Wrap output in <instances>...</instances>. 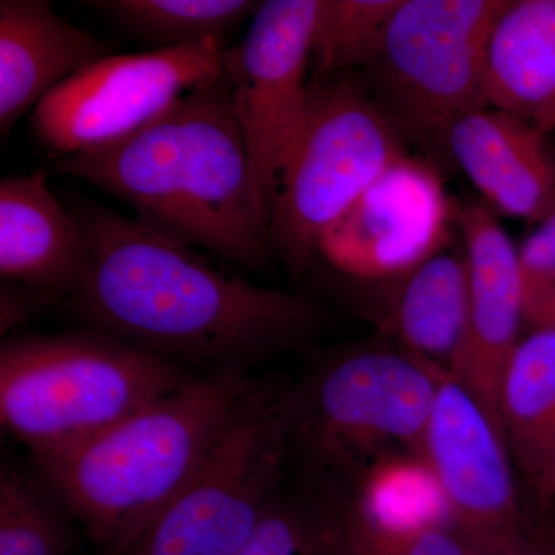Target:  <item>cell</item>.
I'll return each mask as SVG.
<instances>
[{
  "instance_id": "cell-16",
  "label": "cell",
  "mask_w": 555,
  "mask_h": 555,
  "mask_svg": "<svg viewBox=\"0 0 555 555\" xmlns=\"http://www.w3.org/2000/svg\"><path fill=\"white\" fill-rule=\"evenodd\" d=\"M107 56V46L69 24L46 0L0 2V133L69 76Z\"/></svg>"
},
{
  "instance_id": "cell-22",
  "label": "cell",
  "mask_w": 555,
  "mask_h": 555,
  "mask_svg": "<svg viewBox=\"0 0 555 555\" xmlns=\"http://www.w3.org/2000/svg\"><path fill=\"white\" fill-rule=\"evenodd\" d=\"M401 0H320L312 42L318 80L366 69Z\"/></svg>"
},
{
  "instance_id": "cell-12",
  "label": "cell",
  "mask_w": 555,
  "mask_h": 555,
  "mask_svg": "<svg viewBox=\"0 0 555 555\" xmlns=\"http://www.w3.org/2000/svg\"><path fill=\"white\" fill-rule=\"evenodd\" d=\"M456 215L437 167L409 153L324 232L317 255L350 280L393 281L449 247Z\"/></svg>"
},
{
  "instance_id": "cell-20",
  "label": "cell",
  "mask_w": 555,
  "mask_h": 555,
  "mask_svg": "<svg viewBox=\"0 0 555 555\" xmlns=\"http://www.w3.org/2000/svg\"><path fill=\"white\" fill-rule=\"evenodd\" d=\"M261 2L251 0H102L90 2L127 30L137 33L159 50L178 49L225 33L254 17Z\"/></svg>"
},
{
  "instance_id": "cell-19",
  "label": "cell",
  "mask_w": 555,
  "mask_h": 555,
  "mask_svg": "<svg viewBox=\"0 0 555 555\" xmlns=\"http://www.w3.org/2000/svg\"><path fill=\"white\" fill-rule=\"evenodd\" d=\"M500 412L514 467L545 506L555 477V331L539 328L520 339L503 378Z\"/></svg>"
},
{
  "instance_id": "cell-27",
  "label": "cell",
  "mask_w": 555,
  "mask_h": 555,
  "mask_svg": "<svg viewBox=\"0 0 555 555\" xmlns=\"http://www.w3.org/2000/svg\"><path fill=\"white\" fill-rule=\"evenodd\" d=\"M539 328H551V331H555V312L543 318L542 323H540L534 331H539Z\"/></svg>"
},
{
  "instance_id": "cell-26",
  "label": "cell",
  "mask_w": 555,
  "mask_h": 555,
  "mask_svg": "<svg viewBox=\"0 0 555 555\" xmlns=\"http://www.w3.org/2000/svg\"><path fill=\"white\" fill-rule=\"evenodd\" d=\"M505 555H555V546L547 535L545 526L532 525Z\"/></svg>"
},
{
  "instance_id": "cell-6",
  "label": "cell",
  "mask_w": 555,
  "mask_h": 555,
  "mask_svg": "<svg viewBox=\"0 0 555 555\" xmlns=\"http://www.w3.org/2000/svg\"><path fill=\"white\" fill-rule=\"evenodd\" d=\"M406 155V138L366 82L352 73L310 80L308 115L270 215V244L287 268L305 272L324 232Z\"/></svg>"
},
{
  "instance_id": "cell-29",
  "label": "cell",
  "mask_w": 555,
  "mask_h": 555,
  "mask_svg": "<svg viewBox=\"0 0 555 555\" xmlns=\"http://www.w3.org/2000/svg\"><path fill=\"white\" fill-rule=\"evenodd\" d=\"M543 526H545L547 535H550L551 542H553V545L555 546V524H547Z\"/></svg>"
},
{
  "instance_id": "cell-18",
  "label": "cell",
  "mask_w": 555,
  "mask_h": 555,
  "mask_svg": "<svg viewBox=\"0 0 555 555\" xmlns=\"http://www.w3.org/2000/svg\"><path fill=\"white\" fill-rule=\"evenodd\" d=\"M392 283L379 324L409 352L449 372L465 335L469 306L465 250L444 248Z\"/></svg>"
},
{
  "instance_id": "cell-3",
  "label": "cell",
  "mask_w": 555,
  "mask_h": 555,
  "mask_svg": "<svg viewBox=\"0 0 555 555\" xmlns=\"http://www.w3.org/2000/svg\"><path fill=\"white\" fill-rule=\"evenodd\" d=\"M254 383L190 379L83 443L33 460L91 542L122 555L189 483Z\"/></svg>"
},
{
  "instance_id": "cell-13",
  "label": "cell",
  "mask_w": 555,
  "mask_h": 555,
  "mask_svg": "<svg viewBox=\"0 0 555 555\" xmlns=\"http://www.w3.org/2000/svg\"><path fill=\"white\" fill-rule=\"evenodd\" d=\"M456 224L465 243L469 306L449 375L476 398L503 434V378L525 323L518 250L488 204H459Z\"/></svg>"
},
{
  "instance_id": "cell-1",
  "label": "cell",
  "mask_w": 555,
  "mask_h": 555,
  "mask_svg": "<svg viewBox=\"0 0 555 555\" xmlns=\"http://www.w3.org/2000/svg\"><path fill=\"white\" fill-rule=\"evenodd\" d=\"M75 211L86 257L61 306L83 326L211 375H246L315 332L320 315L309 299L219 272L195 248L112 208Z\"/></svg>"
},
{
  "instance_id": "cell-15",
  "label": "cell",
  "mask_w": 555,
  "mask_h": 555,
  "mask_svg": "<svg viewBox=\"0 0 555 555\" xmlns=\"http://www.w3.org/2000/svg\"><path fill=\"white\" fill-rule=\"evenodd\" d=\"M86 232L62 206L43 170L0 182V275L10 286L62 305L78 283Z\"/></svg>"
},
{
  "instance_id": "cell-9",
  "label": "cell",
  "mask_w": 555,
  "mask_h": 555,
  "mask_svg": "<svg viewBox=\"0 0 555 555\" xmlns=\"http://www.w3.org/2000/svg\"><path fill=\"white\" fill-rule=\"evenodd\" d=\"M222 40L104 56L80 68L33 109L31 129L60 158L137 133L222 69Z\"/></svg>"
},
{
  "instance_id": "cell-17",
  "label": "cell",
  "mask_w": 555,
  "mask_h": 555,
  "mask_svg": "<svg viewBox=\"0 0 555 555\" xmlns=\"http://www.w3.org/2000/svg\"><path fill=\"white\" fill-rule=\"evenodd\" d=\"M488 107L555 130V0H507L485 51Z\"/></svg>"
},
{
  "instance_id": "cell-28",
  "label": "cell",
  "mask_w": 555,
  "mask_h": 555,
  "mask_svg": "<svg viewBox=\"0 0 555 555\" xmlns=\"http://www.w3.org/2000/svg\"><path fill=\"white\" fill-rule=\"evenodd\" d=\"M555 502V477L553 483H551L550 491H547L545 506H550L551 503Z\"/></svg>"
},
{
  "instance_id": "cell-21",
  "label": "cell",
  "mask_w": 555,
  "mask_h": 555,
  "mask_svg": "<svg viewBox=\"0 0 555 555\" xmlns=\"http://www.w3.org/2000/svg\"><path fill=\"white\" fill-rule=\"evenodd\" d=\"M320 506L334 555H481L449 521L398 525L353 506Z\"/></svg>"
},
{
  "instance_id": "cell-10",
  "label": "cell",
  "mask_w": 555,
  "mask_h": 555,
  "mask_svg": "<svg viewBox=\"0 0 555 555\" xmlns=\"http://www.w3.org/2000/svg\"><path fill=\"white\" fill-rule=\"evenodd\" d=\"M318 5L320 0L261 2L246 38L222 54V73L232 87L268 225L278 185L308 115Z\"/></svg>"
},
{
  "instance_id": "cell-8",
  "label": "cell",
  "mask_w": 555,
  "mask_h": 555,
  "mask_svg": "<svg viewBox=\"0 0 555 555\" xmlns=\"http://www.w3.org/2000/svg\"><path fill=\"white\" fill-rule=\"evenodd\" d=\"M507 0H401L369 89L406 141L448 155L452 126L488 108L485 51Z\"/></svg>"
},
{
  "instance_id": "cell-25",
  "label": "cell",
  "mask_w": 555,
  "mask_h": 555,
  "mask_svg": "<svg viewBox=\"0 0 555 555\" xmlns=\"http://www.w3.org/2000/svg\"><path fill=\"white\" fill-rule=\"evenodd\" d=\"M517 250L526 320L555 291V211L537 224Z\"/></svg>"
},
{
  "instance_id": "cell-2",
  "label": "cell",
  "mask_w": 555,
  "mask_h": 555,
  "mask_svg": "<svg viewBox=\"0 0 555 555\" xmlns=\"http://www.w3.org/2000/svg\"><path fill=\"white\" fill-rule=\"evenodd\" d=\"M122 201L160 235L258 269L272 254L246 139L224 73L130 137L54 160Z\"/></svg>"
},
{
  "instance_id": "cell-23",
  "label": "cell",
  "mask_w": 555,
  "mask_h": 555,
  "mask_svg": "<svg viewBox=\"0 0 555 555\" xmlns=\"http://www.w3.org/2000/svg\"><path fill=\"white\" fill-rule=\"evenodd\" d=\"M67 521L42 488L9 466L0 474V555H69Z\"/></svg>"
},
{
  "instance_id": "cell-5",
  "label": "cell",
  "mask_w": 555,
  "mask_h": 555,
  "mask_svg": "<svg viewBox=\"0 0 555 555\" xmlns=\"http://www.w3.org/2000/svg\"><path fill=\"white\" fill-rule=\"evenodd\" d=\"M179 364L96 331L0 347V420L31 459L83 443L190 382Z\"/></svg>"
},
{
  "instance_id": "cell-11",
  "label": "cell",
  "mask_w": 555,
  "mask_h": 555,
  "mask_svg": "<svg viewBox=\"0 0 555 555\" xmlns=\"http://www.w3.org/2000/svg\"><path fill=\"white\" fill-rule=\"evenodd\" d=\"M425 462L449 524L481 555H505L531 528L505 437L449 372L427 426Z\"/></svg>"
},
{
  "instance_id": "cell-7",
  "label": "cell",
  "mask_w": 555,
  "mask_h": 555,
  "mask_svg": "<svg viewBox=\"0 0 555 555\" xmlns=\"http://www.w3.org/2000/svg\"><path fill=\"white\" fill-rule=\"evenodd\" d=\"M288 389L254 383L217 443L122 555H235L281 494Z\"/></svg>"
},
{
  "instance_id": "cell-4",
  "label": "cell",
  "mask_w": 555,
  "mask_h": 555,
  "mask_svg": "<svg viewBox=\"0 0 555 555\" xmlns=\"http://www.w3.org/2000/svg\"><path fill=\"white\" fill-rule=\"evenodd\" d=\"M447 369L408 349L353 347L288 389V465L324 506L356 500L372 478L425 462V440Z\"/></svg>"
},
{
  "instance_id": "cell-14",
  "label": "cell",
  "mask_w": 555,
  "mask_h": 555,
  "mask_svg": "<svg viewBox=\"0 0 555 555\" xmlns=\"http://www.w3.org/2000/svg\"><path fill=\"white\" fill-rule=\"evenodd\" d=\"M448 156L486 204L506 217L539 224L555 211V149L550 134L495 108L456 120Z\"/></svg>"
},
{
  "instance_id": "cell-24",
  "label": "cell",
  "mask_w": 555,
  "mask_h": 555,
  "mask_svg": "<svg viewBox=\"0 0 555 555\" xmlns=\"http://www.w3.org/2000/svg\"><path fill=\"white\" fill-rule=\"evenodd\" d=\"M235 555H334L323 509L308 495L281 492Z\"/></svg>"
}]
</instances>
